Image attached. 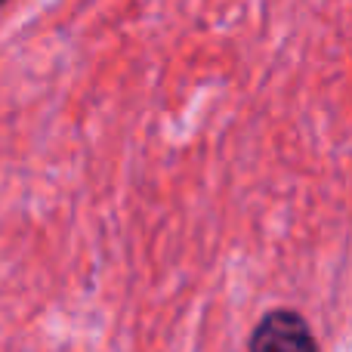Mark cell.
Wrapping results in <instances>:
<instances>
[{
	"label": "cell",
	"mask_w": 352,
	"mask_h": 352,
	"mask_svg": "<svg viewBox=\"0 0 352 352\" xmlns=\"http://www.w3.org/2000/svg\"><path fill=\"white\" fill-rule=\"evenodd\" d=\"M0 3H3V0H0Z\"/></svg>",
	"instance_id": "2"
},
{
	"label": "cell",
	"mask_w": 352,
	"mask_h": 352,
	"mask_svg": "<svg viewBox=\"0 0 352 352\" xmlns=\"http://www.w3.org/2000/svg\"><path fill=\"white\" fill-rule=\"evenodd\" d=\"M248 352H318V343L300 312L272 309L254 328Z\"/></svg>",
	"instance_id": "1"
}]
</instances>
